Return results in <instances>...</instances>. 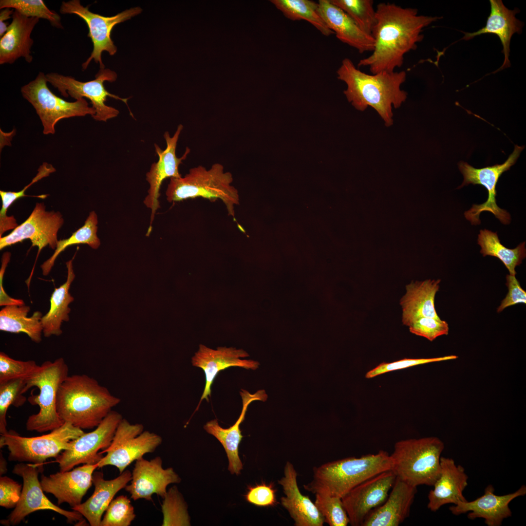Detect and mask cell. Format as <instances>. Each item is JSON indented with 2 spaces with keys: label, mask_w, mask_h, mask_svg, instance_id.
I'll return each instance as SVG.
<instances>
[{
  "label": "cell",
  "mask_w": 526,
  "mask_h": 526,
  "mask_svg": "<svg viewBox=\"0 0 526 526\" xmlns=\"http://www.w3.org/2000/svg\"><path fill=\"white\" fill-rule=\"evenodd\" d=\"M440 18L418 15L416 9L394 3H379L372 32L374 49L370 56L359 61L357 66H368L372 74L394 72L403 65L405 55L415 50L422 41L423 29Z\"/></svg>",
  "instance_id": "1"
},
{
  "label": "cell",
  "mask_w": 526,
  "mask_h": 526,
  "mask_svg": "<svg viewBox=\"0 0 526 526\" xmlns=\"http://www.w3.org/2000/svg\"><path fill=\"white\" fill-rule=\"evenodd\" d=\"M337 78L346 84L344 91L348 101L357 110L364 111L368 107L374 109L387 127L393 124L392 108H399L407 97L401 89L406 81L405 71L366 74L348 58L342 60L337 71Z\"/></svg>",
  "instance_id": "2"
},
{
  "label": "cell",
  "mask_w": 526,
  "mask_h": 526,
  "mask_svg": "<svg viewBox=\"0 0 526 526\" xmlns=\"http://www.w3.org/2000/svg\"><path fill=\"white\" fill-rule=\"evenodd\" d=\"M120 402L94 378L75 374L68 376L60 386L56 410L64 422L82 430L92 429Z\"/></svg>",
  "instance_id": "3"
},
{
  "label": "cell",
  "mask_w": 526,
  "mask_h": 526,
  "mask_svg": "<svg viewBox=\"0 0 526 526\" xmlns=\"http://www.w3.org/2000/svg\"><path fill=\"white\" fill-rule=\"evenodd\" d=\"M391 465L390 455L384 450L328 462L313 469L312 480L303 488L315 494L341 498L361 483L391 470Z\"/></svg>",
  "instance_id": "4"
},
{
  "label": "cell",
  "mask_w": 526,
  "mask_h": 526,
  "mask_svg": "<svg viewBox=\"0 0 526 526\" xmlns=\"http://www.w3.org/2000/svg\"><path fill=\"white\" fill-rule=\"evenodd\" d=\"M232 174L225 171L220 163L207 169L203 166L190 169L184 177L170 179L166 191L169 203L202 197L209 200H221L229 215L235 217V206L239 204L238 190L232 185Z\"/></svg>",
  "instance_id": "5"
},
{
  "label": "cell",
  "mask_w": 526,
  "mask_h": 526,
  "mask_svg": "<svg viewBox=\"0 0 526 526\" xmlns=\"http://www.w3.org/2000/svg\"><path fill=\"white\" fill-rule=\"evenodd\" d=\"M443 442L436 437L396 442L392 454L391 470L396 477L414 487L433 486L440 473Z\"/></svg>",
  "instance_id": "6"
},
{
  "label": "cell",
  "mask_w": 526,
  "mask_h": 526,
  "mask_svg": "<svg viewBox=\"0 0 526 526\" xmlns=\"http://www.w3.org/2000/svg\"><path fill=\"white\" fill-rule=\"evenodd\" d=\"M69 376V367L62 357L53 362L46 361L25 379L22 393L32 387L39 389L38 395L32 394L27 400L38 405L39 411L29 416L26 429L29 431L44 432L51 431L64 424L56 410V399L60 386Z\"/></svg>",
  "instance_id": "7"
},
{
  "label": "cell",
  "mask_w": 526,
  "mask_h": 526,
  "mask_svg": "<svg viewBox=\"0 0 526 526\" xmlns=\"http://www.w3.org/2000/svg\"><path fill=\"white\" fill-rule=\"evenodd\" d=\"M85 432L69 422L48 434L36 437H23L13 430L0 434V447L7 446L10 461L43 464L48 458H55L62 451L70 447V442Z\"/></svg>",
  "instance_id": "8"
},
{
  "label": "cell",
  "mask_w": 526,
  "mask_h": 526,
  "mask_svg": "<svg viewBox=\"0 0 526 526\" xmlns=\"http://www.w3.org/2000/svg\"><path fill=\"white\" fill-rule=\"evenodd\" d=\"M47 79L43 72H39L35 79L21 88L22 96L34 108L43 127L44 134H54L55 126L60 120L73 117L95 114L87 100L80 98L69 102L54 94L47 86Z\"/></svg>",
  "instance_id": "9"
},
{
  "label": "cell",
  "mask_w": 526,
  "mask_h": 526,
  "mask_svg": "<svg viewBox=\"0 0 526 526\" xmlns=\"http://www.w3.org/2000/svg\"><path fill=\"white\" fill-rule=\"evenodd\" d=\"M144 428L141 424H131L123 418L110 446L100 452L106 454L98 462V468L113 466L121 474L133 462L154 451L162 443V438L154 432L144 431Z\"/></svg>",
  "instance_id": "10"
},
{
  "label": "cell",
  "mask_w": 526,
  "mask_h": 526,
  "mask_svg": "<svg viewBox=\"0 0 526 526\" xmlns=\"http://www.w3.org/2000/svg\"><path fill=\"white\" fill-rule=\"evenodd\" d=\"M46 77L48 82L64 97L70 96L76 100L84 97L90 100L95 113L93 118L96 121L106 122L119 113L117 109L106 104L108 97L121 100L127 105L128 98L120 97L106 89L104 82H113L117 78L116 73L109 69H100L94 79L86 82L55 72L47 74Z\"/></svg>",
  "instance_id": "11"
},
{
  "label": "cell",
  "mask_w": 526,
  "mask_h": 526,
  "mask_svg": "<svg viewBox=\"0 0 526 526\" xmlns=\"http://www.w3.org/2000/svg\"><path fill=\"white\" fill-rule=\"evenodd\" d=\"M44 470L43 464L21 462L16 464L12 470L23 479L20 499L14 509L7 519L0 523L5 526L19 525L30 514L39 510H51L65 516L69 523L76 522L86 525L83 516L78 512L63 509L51 502L45 495L38 480V475Z\"/></svg>",
  "instance_id": "12"
},
{
  "label": "cell",
  "mask_w": 526,
  "mask_h": 526,
  "mask_svg": "<svg viewBox=\"0 0 526 526\" xmlns=\"http://www.w3.org/2000/svg\"><path fill=\"white\" fill-rule=\"evenodd\" d=\"M524 148V146L515 145L513 152L501 164L477 169L463 161L458 163V168L464 177L463 182L458 188L470 184L480 185L484 186L488 192L486 201L479 205L474 204L469 210L465 212V218L472 225L480 224L479 216L484 211L491 212L504 225L510 223L511 217L509 213L499 207L496 204V188L499 178L515 164Z\"/></svg>",
  "instance_id": "13"
},
{
  "label": "cell",
  "mask_w": 526,
  "mask_h": 526,
  "mask_svg": "<svg viewBox=\"0 0 526 526\" xmlns=\"http://www.w3.org/2000/svg\"><path fill=\"white\" fill-rule=\"evenodd\" d=\"M142 11L140 7H135L113 16L105 17L90 11L89 6L84 7L79 0L63 1L60 5V13L78 16L85 21L89 29L87 36L91 39L93 49L90 56L82 63V69H86L93 59L99 64L100 69H105L101 58L103 52L106 51L111 56L114 55L117 52V47L111 38L113 28L140 14Z\"/></svg>",
  "instance_id": "14"
},
{
  "label": "cell",
  "mask_w": 526,
  "mask_h": 526,
  "mask_svg": "<svg viewBox=\"0 0 526 526\" xmlns=\"http://www.w3.org/2000/svg\"><path fill=\"white\" fill-rule=\"evenodd\" d=\"M122 418L120 413L112 410L95 430L72 440L70 448L56 458L60 471L70 470L81 464L98 463L102 457L98 451L110 446Z\"/></svg>",
  "instance_id": "15"
},
{
  "label": "cell",
  "mask_w": 526,
  "mask_h": 526,
  "mask_svg": "<svg viewBox=\"0 0 526 526\" xmlns=\"http://www.w3.org/2000/svg\"><path fill=\"white\" fill-rule=\"evenodd\" d=\"M43 203H37L28 218L8 235L0 238V250L24 240L29 239L32 246L38 248L37 259L42 249L49 245L56 249L57 233L64 224L58 211H47Z\"/></svg>",
  "instance_id": "16"
},
{
  "label": "cell",
  "mask_w": 526,
  "mask_h": 526,
  "mask_svg": "<svg viewBox=\"0 0 526 526\" xmlns=\"http://www.w3.org/2000/svg\"><path fill=\"white\" fill-rule=\"evenodd\" d=\"M183 129V126L179 124L173 136H170L168 132H165L164 137L167 145L165 150H162L158 145L154 144L158 160L152 164L149 171L146 173V179L149 184V188L148 194L144 200L145 206L151 209L150 225L148 233L151 231V225L156 211L160 207V189L163 182L167 178L182 176L179 170V166L190 151V149L187 147L181 157L176 156L177 144Z\"/></svg>",
  "instance_id": "17"
},
{
  "label": "cell",
  "mask_w": 526,
  "mask_h": 526,
  "mask_svg": "<svg viewBox=\"0 0 526 526\" xmlns=\"http://www.w3.org/2000/svg\"><path fill=\"white\" fill-rule=\"evenodd\" d=\"M396 479L391 470L380 473L356 486L341 498L352 526H362L370 512L382 504Z\"/></svg>",
  "instance_id": "18"
},
{
  "label": "cell",
  "mask_w": 526,
  "mask_h": 526,
  "mask_svg": "<svg viewBox=\"0 0 526 526\" xmlns=\"http://www.w3.org/2000/svg\"><path fill=\"white\" fill-rule=\"evenodd\" d=\"M162 464L160 456L150 460L142 457L135 461L130 484L125 488L132 500L144 499L151 501L153 494L163 499L169 484L180 482V478L173 469H164Z\"/></svg>",
  "instance_id": "19"
},
{
  "label": "cell",
  "mask_w": 526,
  "mask_h": 526,
  "mask_svg": "<svg viewBox=\"0 0 526 526\" xmlns=\"http://www.w3.org/2000/svg\"><path fill=\"white\" fill-rule=\"evenodd\" d=\"M249 356L243 349L233 347H219L216 350L200 344L199 349L192 357L193 366L201 368L205 375V385L204 392L196 411L199 409L204 399L209 401L211 396V386L218 373L231 367H239L246 369L255 370L259 363L252 360L242 359Z\"/></svg>",
  "instance_id": "20"
},
{
  "label": "cell",
  "mask_w": 526,
  "mask_h": 526,
  "mask_svg": "<svg viewBox=\"0 0 526 526\" xmlns=\"http://www.w3.org/2000/svg\"><path fill=\"white\" fill-rule=\"evenodd\" d=\"M98 463L85 464L72 470L59 471L47 476L42 474L40 483L43 490L52 494L57 505L68 503L71 507L81 503L93 483V475Z\"/></svg>",
  "instance_id": "21"
},
{
  "label": "cell",
  "mask_w": 526,
  "mask_h": 526,
  "mask_svg": "<svg viewBox=\"0 0 526 526\" xmlns=\"http://www.w3.org/2000/svg\"><path fill=\"white\" fill-rule=\"evenodd\" d=\"M526 494L525 485H522L514 492L497 495L494 494L493 486L488 485L481 496L472 501H459L449 509L455 515L469 512L467 517L470 520L483 518L488 526H500L505 519L512 515L509 503L515 498Z\"/></svg>",
  "instance_id": "22"
},
{
  "label": "cell",
  "mask_w": 526,
  "mask_h": 526,
  "mask_svg": "<svg viewBox=\"0 0 526 526\" xmlns=\"http://www.w3.org/2000/svg\"><path fill=\"white\" fill-rule=\"evenodd\" d=\"M284 496L281 498L282 507L293 519L295 526H322L324 519L315 503L301 493L297 482V472L290 461L284 467L283 476L278 481Z\"/></svg>",
  "instance_id": "23"
},
{
  "label": "cell",
  "mask_w": 526,
  "mask_h": 526,
  "mask_svg": "<svg viewBox=\"0 0 526 526\" xmlns=\"http://www.w3.org/2000/svg\"><path fill=\"white\" fill-rule=\"evenodd\" d=\"M417 491L396 477L386 500L370 512L362 526H398L409 516Z\"/></svg>",
  "instance_id": "24"
},
{
  "label": "cell",
  "mask_w": 526,
  "mask_h": 526,
  "mask_svg": "<svg viewBox=\"0 0 526 526\" xmlns=\"http://www.w3.org/2000/svg\"><path fill=\"white\" fill-rule=\"evenodd\" d=\"M440 473L428 494V509L437 511L443 506L467 501L463 491L468 486V476L464 468L451 458L441 457Z\"/></svg>",
  "instance_id": "25"
},
{
  "label": "cell",
  "mask_w": 526,
  "mask_h": 526,
  "mask_svg": "<svg viewBox=\"0 0 526 526\" xmlns=\"http://www.w3.org/2000/svg\"><path fill=\"white\" fill-rule=\"evenodd\" d=\"M131 479L132 473L127 470L111 480H105L100 471H94L93 494L84 503L71 508L80 513L90 526H100L102 515L113 497L119 491L125 488Z\"/></svg>",
  "instance_id": "26"
},
{
  "label": "cell",
  "mask_w": 526,
  "mask_h": 526,
  "mask_svg": "<svg viewBox=\"0 0 526 526\" xmlns=\"http://www.w3.org/2000/svg\"><path fill=\"white\" fill-rule=\"evenodd\" d=\"M243 407L241 413L235 423L227 429L221 427L216 419L207 422L204 426L208 433L215 437L224 447L228 459V470L231 474L238 475L243 469V464L239 456V445L243 437L240 428L244 419L249 405L254 400L264 401L267 396L264 390H259L254 394L242 389L240 392Z\"/></svg>",
  "instance_id": "27"
},
{
  "label": "cell",
  "mask_w": 526,
  "mask_h": 526,
  "mask_svg": "<svg viewBox=\"0 0 526 526\" xmlns=\"http://www.w3.org/2000/svg\"><path fill=\"white\" fill-rule=\"evenodd\" d=\"M12 20L0 39V64H12L22 57L30 63L31 48L34 41L31 35L39 19L26 17L14 10Z\"/></svg>",
  "instance_id": "28"
},
{
  "label": "cell",
  "mask_w": 526,
  "mask_h": 526,
  "mask_svg": "<svg viewBox=\"0 0 526 526\" xmlns=\"http://www.w3.org/2000/svg\"><path fill=\"white\" fill-rule=\"evenodd\" d=\"M318 4L323 20L339 40L361 54L373 51V37L363 32L342 10L330 0H319Z\"/></svg>",
  "instance_id": "29"
},
{
  "label": "cell",
  "mask_w": 526,
  "mask_h": 526,
  "mask_svg": "<svg viewBox=\"0 0 526 526\" xmlns=\"http://www.w3.org/2000/svg\"><path fill=\"white\" fill-rule=\"evenodd\" d=\"M490 13L484 27L473 33H465L462 39L468 40L475 36L485 34L497 35L503 45L505 58L503 65L495 72L510 65L509 60L510 42L515 33L521 34L524 23L518 19L516 14L519 12L515 9H507L501 0H490Z\"/></svg>",
  "instance_id": "30"
},
{
  "label": "cell",
  "mask_w": 526,
  "mask_h": 526,
  "mask_svg": "<svg viewBox=\"0 0 526 526\" xmlns=\"http://www.w3.org/2000/svg\"><path fill=\"white\" fill-rule=\"evenodd\" d=\"M440 281L431 279L413 281L406 285V293L400 301L403 324L409 326L421 317L440 319L434 305Z\"/></svg>",
  "instance_id": "31"
},
{
  "label": "cell",
  "mask_w": 526,
  "mask_h": 526,
  "mask_svg": "<svg viewBox=\"0 0 526 526\" xmlns=\"http://www.w3.org/2000/svg\"><path fill=\"white\" fill-rule=\"evenodd\" d=\"M73 259L66 263L67 268L66 281L58 288H56L50 298V307L49 311L42 317L41 322L44 337L52 335L58 336L62 331L61 329L62 321L69 320V314L71 309L69 304L74 301V298L69 293L70 285L75 278L74 272Z\"/></svg>",
  "instance_id": "32"
},
{
  "label": "cell",
  "mask_w": 526,
  "mask_h": 526,
  "mask_svg": "<svg viewBox=\"0 0 526 526\" xmlns=\"http://www.w3.org/2000/svg\"><path fill=\"white\" fill-rule=\"evenodd\" d=\"M30 310L28 306L7 305L0 311V330L2 331L26 334L36 343L41 341L43 328L41 322L42 317L39 311L35 312L30 317L27 314Z\"/></svg>",
  "instance_id": "33"
},
{
  "label": "cell",
  "mask_w": 526,
  "mask_h": 526,
  "mask_svg": "<svg viewBox=\"0 0 526 526\" xmlns=\"http://www.w3.org/2000/svg\"><path fill=\"white\" fill-rule=\"evenodd\" d=\"M477 243L481 247L480 253L483 257L490 256L498 258L510 275H516V267L522 263L526 256L525 242L515 248H508L501 243L497 232L487 229L480 230Z\"/></svg>",
  "instance_id": "34"
},
{
  "label": "cell",
  "mask_w": 526,
  "mask_h": 526,
  "mask_svg": "<svg viewBox=\"0 0 526 526\" xmlns=\"http://www.w3.org/2000/svg\"><path fill=\"white\" fill-rule=\"evenodd\" d=\"M270 1L286 18L294 21L305 20L325 36L334 34L323 20L318 2L309 0H271Z\"/></svg>",
  "instance_id": "35"
},
{
  "label": "cell",
  "mask_w": 526,
  "mask_h": 526,
  "mask_svg": "<svg viewBox=\"0 0 526 526\" xmlns=\"http://www.w3.org/2000/svg\"><path fill=\"white\" fill-rule=\"evenodd\" d=\"M98 218L94 211L90 212L84 224L67 239L59 240L53 255L40 266L43 275H47L54 265L57 256L67 247L75 244H87L93 249H97L100 241L97 235Z\"/></svg>",
  "instance_id": "36"
},
{
  "label": "cell",
  "mask_w": 526,
  "mask_h": 526,
  "mask_svg": "<svg viewBox=\"0 0 526 526\" xmlns=\"http://www.w3.org/2000/svg\"><path fill=\"white\" fill-rule=\"evenodd\" d=\"M56 171V169L51 164L43 162L38 168L37 174L31 182L21 190L17 192L0 190V196L2 201V207L0 211V236L1 237L5 232L10 229H14L19 225L14 216L7 215V211L10 206L20 198L28 196L25 194V192L30 187Z\"/></svg>",
  "instance_id": "37"
},
{
  "label": "cell",
  "mask_w": 526,
  "mask_h": 526,
  "mask_svg": "<svg viewBox=\"0 0 526 526\" xmlns=\"http://www.w3.org/2000/svg\"><path fill=\"white\" fill-rule=\"evenodd\" d=\"M347 14L365 33L371 35L376 22V9L372 0H330Z\"/></svg>",
  "instance_id": "38"
},
{
  "label": "cell",
  "mask_w": 526,
  "mask_h": 526,
  "mask_svg": "<svg viewBox=\"0 0 526 526\" xmlns=\"http://www.w3.org/2000/svg\"><path fill=\"white\" fill-rule=\"evenodd\" d=\"M161 509L162 526H190L187 505L176 487L173 486L167 491Z\"/></svg>",
  "instance_id": "39"
},
{
  "label": "cell",
  "mask_w": 526,
  "mask_h": 526,
  "mask_svg": "<svg viewBox=\"0 0 526 526\" xmlns=\"http://www.w3.org/2000/svg\"><path fill=\"white\" fill-rule=\"evenodd\" d=\"M9 8L27 17L48 20L53 26L62 28L60 16L50 10L42 0H0V9Z\"/></svg>",
  "instance_id": "40"
},
{
  "label": "cell",
  "mask_w": 526,
  "mask_h": 526,
  "mask_svg": "<svg viewBox=\"0 0 526 526\" xmlns=\"http://www.w3.org/2000/svg\"><path fill=\"white\" fill-rule=\"evenodd\" d=\"M25 379H13L0 384V433L5 434L7 430L6 414L12 405L19 407L24 404L26 397L22 393Z\"/></svg>",
  "instance_id": "41"
},
{
  "label": "cell",
  "mask_w": 526,
  "mask_h": 526,
  "mask_svg": "<svg viewBox=\"0 0 526 526\" xmlns=\"http://www.w3.org/2000/svg\"><path fill=\"white\" fill-rule=\"evenodd\" d=\"M315 504L330 526H347L349 519L342 499L337 497L315 494Z\"/></svg>",
  "instance_id": "42"
},
{
  "label": "cell",
  "mask_w": 526,
  "mask_h": 526,
  "mask_svg": "<svg viewBox=\"0 0 526 526\" xmlns=\"http://www.w3.org/2000/svg\"><path fill=\"white\" fill-rule=\"evenodd\" d=\"M130 499L121 495L113 499L108 507L100 526H129L135 518Z\"/></svg>",
  "instance_id": "43"
},
{
  "label": "cell",
  "mask_w": 526,
  "mask_h": 526,
  "mask_svg": "<svg viewBox=\"0 0 526 526\" xmlns=\"http://www.w3.org/2000/svg\"><path fill=\"white\" fill-rule=\"evenodd\" d=\"M34 360L14 359L3 352L0 353V384L18 378L25 379L38 368Z\"/></svg>",
  "instance_id": "44"
},
{
  "label": "cell",
  "mask_w": 526,
  "mask_h": 526,
  "mask_svg": "<svg viewBox=\"0 0 526 526\" xmlns=\"http://www.w3.org/2000/svg\"><path fill=\"white\" fill-rule=\"evenodd\" d=\"M410 332L424 337L430 341L443 335H447L448 323L441 319L421 317L414 321L409 326Z\"/></svg>",
  "instance_id": "45"
},
{
  "label": "cell",
  "mask_w": 526,
  "mask_h": 526,
  "mask_svg": "<svg viewBox=\"0 0 526 526\" xmlns=\"http://www.w3.org/2000/svg\"><path fill=\"white\" fill-rule=\"evenodd\" d=\"M457 357H458L455 355H451L433 358H405L390 363L383 362L368 372L365 377L367 378H371L393 371L431 362L455 359Z\"/></svg>",
  "instance_id": "46"
},
{
  "label": "cell",
  "mask_w": 526,
  "mask_h": 526,
  "mask_svg": "<svg viewBox=\"0 0 526 526\" xmlns=\"http://www.w3.org/2000/svg\"><path fill=\"white\" fill-rule=\"evenodd\" d=\"M275 492L272 484L263 483L248 487L244 497L247 502L258 507L273 506L277 502Z\"/></svg>",
  "instance_id": "47"
},
{
  "label": "cell",
  "mask_w": 526,
  "mask_h": 526,
  "mask_svg": "<svg viewBox=\"0 0 526 526\" xmlns=\"http://www.w3.org/2000/svg\"><path fill=\"white\" fill-rule=\"evenodd\" d=\"M22 487L7 476L0 478V506L6 508H15L21 496Z\"/></svg>",
  "instance_id": "48"
},
{
  "label": "cell",
  "mask_w": 526,
  "mask_h": 526,
  "mask_svg": "<svg viewBox=\"0 0 526 526\" xmlns=\"http://www.w3.org/2000/svg\"><path fill=\"white\" fill-rule=\"evenodd\" d=\"M506 285L508 293L498 306L497 312H501L505 308L518 303H526V292L521 286L515 276L507 275Z\"/></svg>",
  "instance_id": "49"
},
{
  "label": "cell",
  "mask_w": 526,
  "mask_h": 526,
  "mask_svg": "<svg viewBox=\"0 0 526 526\" xmlns=\"http://www.w3.org/2000/svg\"><path fill=\"white\" fill-rule=\"evenodd\" d=\"M11 253L9 252L3 254L1 259V267L0 270V305H22L24 302L22 300L16 299L9 296L5 292L3 285V275L5 271L6 267L10 260Z\"/></svg>",
  "instance_id": "50"
},
{
  "label": "cell",
  "mask_w": 526,
  "mask_h": 526,
  "mask_svg": "<svg viewBox=\"0 0 526 526\" xmlns=\"http://www.w3.org/2000/svg\"><path fill=\"white\" fill-rule=\"evenodd\" d=\"M14 10L9 8L0 9V37H2L6 32L9 25L6 20L12 18Z\"/></svg>",
  "instance_id": "51"
},
{
  "label": "cell",
  "mask_w": 526,
  "mask_h": 526,
  "mask_svg": "<svg viewBox=\"0 0 526 526\" xmlns=\"http://www.w3.org/2000/svg\"><path fill=\"white\" fill-rule=\"evenodd\" d=\"M0 475L4 474L7 471L6 468V461L2 456L1 453H0Z\"/></svg>",
  "instance_id": "52"
}]
</instances>
